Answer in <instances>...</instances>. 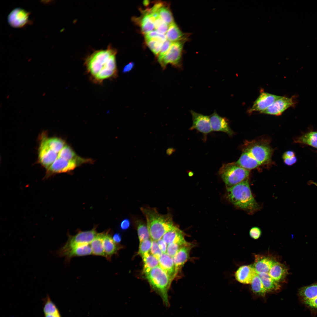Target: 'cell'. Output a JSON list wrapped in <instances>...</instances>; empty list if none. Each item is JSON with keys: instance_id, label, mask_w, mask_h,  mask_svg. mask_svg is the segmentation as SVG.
<instances>
[{"instance_id": "27", "label": "cell", "mask_w": 317, "mask_h": 317, "mask_svg": "<svg viewBox=\"0 0 317 317\" xmlns=\"http://www.w3.org/2000/svg\"><path fill=\"white\" fill-rule=\"evenodd\" d=\"M294 140L295 143L303 144L317 148V131L307 132L296 137Z\"/></svg>"}, {"instance_id": "46", "label": "cell", "mask_w": 317, "mask_h": 317, "mask_svg": "<svg viewBox=\"0 0 317 317\" xmlns=\"http://www.w3.org/2000/svg\"><path fill=\"white\" fill-rule=\"evenodd\" d=\"M130 221L127 219H125L123 220L120 224V227L123 230L127 229L130 226Z\"/></svg>"}, {"instance_id": "28", "label": "cell", "mask_w": 317, "mask_h": 317, "mask_svg": "<svg viewBox=\"0 0 317 317\" xmlns=\"http://www.w3.org/2000/svg\"><path fill=\"white\" fill-rule=\"evenodd\" d=\"M58 157L59 158H61L68 161H75L78 164L85 162L86 160L78 157L72 149L66 145L59 151Z\"/></svg>"}, {"instance_id": "19", "label": "cell", "mask_w": 317, "mask_h": 317, "mask_svg": "<svg viewBox=\"0 0 317 317\" xmlns=\"http://www.w3.org/2000/svg\"><path fill=\"white\" fill-rule=\"evenodd\" d=\"M276 261L269 257L258 255L252 267L256 273H268L274 263Z\"/></svg>"}, {"instance_id": "16", "label": "cell", "mask_w": 317, "mask_h": 317, "mask_svg": "<svg viewBox=\"0 0 317 317\" xmlns=\"http://www.w3.org/2000/svg\"><path fill=\"white\" fill-rule=\"evenodd\" d=\"M252 266L244 265L240 267L236 271L235 276L236 280L243 284H251L257 274Z\"/></svg>"}, {"instance_id": "39", "label": "cell", "mask_w": 317, "mask_h": 317, "mask_svg": "<svg viewBox=\"0 0 317 317\" xmlns=\"http://www.w3.org/2000/svg\"><path fill=\"white\" fill-rule=\"evenodd\" d=\"M150 251V253L158 259L163 254L157 241L154 240H152Z\"/></svg>"}, {"instance_id": "33", "label": "cell", "mask_w": 317, "mask_h": 317, "mask_svg": "<svg viewBox=\"0 0 317 317\" xmlns=\"http://www.w3.org/2000/svg\"><path fill=\"white\" fill-rule=\"evenodd\" d=\"M159 17L168 25L175 22L169 7L164 3L158 11Z\"/></svg>"}, {"instance_id": "32", "label": "cell", "mask_w": 317, "mask_h": 317, "mask_svg": "<svg viewBox=\"0 0 317 317\" xmlns=\"http://www.w3.org/2000/svg\"><path fill=\"white\" fill-rule=\"evenodd\" d=\"M250 284L252 290L254 293L262 296H265L267 291L257 274L253 279Z\"/></svg>"}, {"instance_id": "44", "label": "cell", "mask_w": 317, "mask_h": 317, "mask_svg": "<svg viewBox=\"0 0 317 317\" xmlns=\"http://www.w3.org/2000/svg\"><path fill=\"white\" fill-rule=\"evenodd\" d=\"M168 27L169 25L164 22L161 24L156 30L161 34H165L167 31Z\"/></svg>"}, {"instance_id": "41", "label": "cell", "mask_w": 317, "mask_h": 317, "mask_svg": "<svg viewBox=\"0 0 317 317\" xmlns=\"http://www.w3.org/2000/svg\"><path fill=\"white\" fill-rule=\"evenodd\" d=\"M172 42L166 39L163 43L161 50L157 56L158 61H160L166 53Z\"/></svg>"}, {"instance_id": "25", "label": "cell", "mask_w": 317, "mask_h": 317, "mask_svg": "<svg viewBox=\"0 0 317 317\" xmlns=\"http://www.w3.org/2000/svg\"><path fill=\"white\" fill-rule=\"evenodd\" d=\"M162 238L167 245L185 240L182 232L175 225L167 232Z\"/></svg>"}, {"instance_id": "12", "label": "cell", "mask_w": 317, "mask_h": 317, "mask_svg": "<svg viewBox=\"0 0 317 317\" xmlns=\"http://www.w3.org/2000/svg\"><path fill=\"white\" fill-rule=\"evenodd\" d=\"M209 117L213 131L224 132L230 136L233 134L226 118L220 116L215 111Z\"/></svg>"}, {"instance_id": "20", "label": "cell", "mask_w": 317, "mask_h": 317, "mask_svg": "<svg viewBox=\"0 0 317 317\" xmlns=\"http://www.w3.org/2000/svg\"><path fill=\"white\" fill-rule=\"evenodd\" d=\"M287 273L286 267L283 264L276 261L272 265L268 274L273 279L279 283L284 280Z\"/></svg>"}, {"instance_id": "30", "label": "cell", "mask_w": 317, "mask_h": 317, "mask_svg": "<svg viewBox=\"0 0 317 317\" xmlns=\"http://www.w3.org/2000/svg\"><path fill=\"white\" fill-rule=\"evenodd\" d=\"M141 257L144 262L143 273L144 274L159 265L158 259L149 252L146 253Z\"/></svg>"}, {"instance_id": "15", "label": "cell", "mask_w": 317, "mask_h": 317, "mask_svg": "<svg viewBox=\"0 0 317 317\" xmlns=\"http://www.w3.org/2000/svg\"><path fill=\"white\" fill-rule=\"evenodd\" d=\"M90 244L78 245L60 254L57 257H65L66 263L68 262L74 257L90 255L92 254Z\"/></svg>"}, {"instance_id": "22", "label": "cell", "mask_w": 317, "mask_h": 317, "mask_svg": "<svg viewBox=\"0 0 317 317\" xmlns=\"http://www.w3.org/2000/svg\"><path fill=\"white\" fill-rule=\"evenodd\" d=\"M143 14L140 18L139 23L141 32L145 34L155 28L154 22L156 18L151 15L148 9L144 11Z\"/></svg>"}, {"instance_id": "14", "label": "cell", "mask_w": 317, "mask_h": 317, "mask_svg": "<svg viewBox=\"0 0 317 317\" xmlns=\"http://www.w3.org/2000/svg\"><path fill=\"white\" fill-rule=\"evenodd\" d=\"M77 165L75 161L60 158L57 160L46 170L49 174L66 172L75 169Z\"/></svg>"}, {"instance_id": "23", "label": "cell", "mask_w": 317, "mask_h": 317, "mask_svg": "<svg viewBox=\"0 0 317 317\" xmlns=\"http://www.w3.org/2000/svg\"><path fill=\"white\" fill-rule=\"evenodd\" d=\"M299 296L305 303L317 297V283L301 288L298 291Z\"/></svg>"}, {"instance_id": "29", "label": "cell", "mask_w": 317, "mask_h": 317, "mask_svg": "<svg viewBox=\"0 0 317 317\" xmlns=\"http://www.w3.org/2000/svg\"><path fill=\"white\" fill-rule=\"evenodd\" d=\"M103 235L104 232L98 233L90 244L92 254L95 255L105 256L103 243Z\"/></svg>"}, {"instance_id": "1", "label": "cell", "mask_w": 317, "mask_h": 317, "mask_svg": "<svg viewBox=\"0 0 317 317\" xmlns=\"http://www.w3.org/2000/svg\"><path fill=\"white\" fill-rule=\"evenodd\" d=\"M116 53V50L109 45L106 49L94 51L85 59L87 72L93 82L101 84L117 76Z\"/></svg>"}, {"instance_id": "43", "label": "cell", "mask_w": 317, "mask_h": 317, "mask_svg": "<svg viewBox=\"0 0 317 317\" xmlns=\"http://www.w3.org/2000/svg\"><path fill=\"white\" fill-rule=\"evenodd\" d=\"M304 304L312 310L317 311V297Z\"/></svg>"}, {"instance_id": "38", "label": "cell", "mask_w": 317, "mask_h": 317, "mask_svg": "<svg viewBox=\"0 0 317 317\" xmlns=\"http://www.w3.org/2000/svg\"><path fill=\"white\" fill-rule=\"evenodd\" d=\"M152 240L150 239L144 240L140 242L138 254L142 256L150 251L152 243Z\"/></svg>"}, {"instance_id": "10", "label": "cell", "mask_w": 317, "mask_h": 317, "mask_svg": "<svg viewBox=\"0 0 317 317\" xmlns=\"http://www.w3.org/2000/svg\"><path fill=\"white\" fill-rule=\"evenodd\" d=\"M193 124L190 128V130L195 129L206 135L213 130L211 127L209 116L198 113L193 111H190Z\"/></svg>"}, {"instance_id": "4", "label": "cell", "mask_w": 317, "mask_h": 317, "mask_svg": "<svg viewBox=\"0 0 317 317\" xmlns=\"http://www.w3.org/2000/svg\"><path fill=\"white\" fill-rule=\"evenodd\" d=\"M141 210L146 217L150 237L153 240L157 241L162 238L175 226L169 214H161L155 208L149 207L141 208Z\"/></svg>"}, {"instance_id": "24", "label": "cell", "mask_w": 317, "mask_h": 317, "mask_svg": "<svg viewBox=\"0 0 317 317\" xmlns=\"http://www.w3.org/2000/svg\"><path fill=\"white\" fill-rule=\"evenodd\" d=\"M103 243L104 257L110 260L112 256L117 251L118 247L108 232H104Z\"/></svg>"}, {"instance_id": "50", "label": "cell", "mask_w": 317, "mask_h": 317, "mask_svg": "<svg viewBox=\"0 0 317 317\" xmlns=\"http://www.w3.org/2000/svg\"><path fill=\"white\" fill-rule=\"evenodd\" d=\"M310 184H313L315 185L317 187V182H314L312 181H309Z\"/></svg>"}, {"instance_id": "11", "label": "cell", "mask_w": 317, "mask_h": 317, "mask_svg": "<svg viewBox=\"0 0 317 317\" xmlns=\"http://www.w3.org/2000/svg\"><path fill=\"white\" fill-rule=\"evenodd\" d=\"M281 96L266 92L261 93L249 110V113L259 112L261 113L270 106Z\"/></svg>"}, {"instance_id": "40", "label": "cell", "mask_w": 317, "mask_h": 317, "mask_svg": "<svg viewBox=\"0 0 317 317\" xmlns=\"http://www.w3.org/2000/svg\"><path fill=\"white\" fill-rule=\"evenodd\" d=\"M144 37L145 40L156 38H161L165 41L167 39L166 35L161 34L156 30H153L144 34Z\"/></svg>"}, {"instance_id": "48", "label": "cell", "mask_w": 317, "mask_h": 317, "mask_svg": "<svg viewBox=\"0 0 317 317\" xmlns=\"http://www.w3.org/2000/svg\"><path fill=\"white\" fill-rule=\"evenodd\" d=\"M112 238L114 242L116 243H118L120 242L121 240V235L118 233H116L114 234Z\"/></svg>"}, {"instance_id": "34", "label": "cell", "mask_w": 317, "mask_h": 317, "mask_svg": "<svg viewBox=\"0 0 317 317\" xmlns=\"http://www.w3.org/2000/svg\"><path fill=\"white\" fill-rule=\"evenodd\" d=\"M137 225V233L140 242L150 239V236L147 226L140 220H137L136 223Z\"/></svg>"}, {"instance_id": "42", "label": "cell", "mask_w": 317, "mask_h": 317, "mask_svg": "<svg viewBox=\"0 0 317 317\" xmlns=\"http://www.w3.org/2000/svg\"><path fill=\"white\" fill-rule=\"evenodd\" d=\"M249 233L250 235L252 238L254 239H257L260 237L261 231L259 227H254L250 229Z\"/></svg>"}, {"instance_id": "45", "label": "cell", "mask_w": 317, "mask_h": 317, "mask_svg": "<svg viewBox=\"0 0 317 317\" xmlns=\"http://www.w3.org/2000/svg\"><path fill=\"white\" fill-rule=\"evenodd\" d=\"M158 246L163 253H166L167 248V244L162 238L157 241Z\"/></svg>"}, {"instance_id": "18", "label": "cell", "mask_w": 317, "mask_h": 317, "mask_svg": "<svg viewBox=\"0 0 317 317\" xmlns=\"http://www.w3.org/2000/svg\"><path fill=\"white\" fill-rule=\"evenodd\" d=\"M159 265L172 281L177 274L173 258L166 253H163L158 259Z\"/></svg>"}, {"instance_id": "36", "label": "cell", "mask_w": 317, "mask_h": 317, "mask_svg": "<svg viewBox=\"0 0 317 317\" xmlns=\"http://www.w3.org/2000/svg\"><path fill=\"white\" fill-rule=\"evenodd\" d=\"M190 243L185 240L181 242L169 244L167 245L166 253L172 258L180 249Z\"/></svg>"}, {"instance_id": "47", "label": "cell", "mask_w": 317, "mask_h": 317, "mask_svg": "<svg viewBox=\"0 0 317 317\" xmlns=\"http://www.w3.org/2000/svg\"><path fill=\"white\" fill-rule=\"evenodd\" d=\"M134 63L133 62H131L126 65L124 67L123 72L124 73L128 72L131 70L134 66Z\"/></svg>"}, {"instance_id": "21", "label": "cell", "mask_w": 317, "mask_h": 317, "mask_svg": "<svg viewBox=\"0 0 317 317\" xmlns=\"http://www.w3.org/2000/svg\"><path fill=\"white\" fill-rule=\"evenodd\" d=\"M166 36V39L171 42L188 39V33L182 31L175 22L169 25Z\"/></svg>"}, {"instance_id": "35", "label": "cell", "mask_w": 317, "mask_h": 317, "mask_svg": "<svg viewBox=\"0 0 317 317\" xmlns=\"http://www.w3.org/2000/svg\"><path fill=\"white\" fill-rule=\"evenodd\" d=\"M145 40L148 47L154 54L158 56L165 41L158 38Z\"/></svg>"}, {"instance_id": "17", "label": "cell", "mask_w": 317, "mask_h": 317, "mask_svg": "<svg viewBox=\"0 0 317 317\" xmlns=\"http://www.w3.org/2000/svg\"><path fill=\"white\" fill-rule=\"evenodd\" d=\"M193 247V245L191 243L183 247L172 257L177 274L188 260Z\"/></svg>"}, {"instance_id": "3", "label": "cell", "mask_w": 317, "mask_h": 317, "mask_svg": "<svg viewBox=\"0 0 317 317\" xmlns=\"http://www.w3.org/2000/svg\"><path fill=\"white\" fill-rule=\"evenodd\" d=\"M227 196L235 206L249 213H253L260 208L252 194L248 178L227 188Z\"/></svg>"}, {"instance_id": "8", "label": "cell", "mask_w": 317, "mask_h": 317, "mask_svg": "<svg viewBox=\"0 0 317 317\" xmlns=\"http://www.w3.org/2000/svg\"><path fill=\"white\" fill-rule=\"evenodd\" d=\"M187 40L185 39L172 42L168 51L158 61L163 68L165 69L169 64L176 67H181L183 46Z\"/></svg>"}, {"instance_id": "13", "label": "cell", "mask_w": 317, "mask_h": 317, "mask_svg": "<svg viewBox=\"0 0 317 317\" xmlns=\"http://www.w3.org/2000/svg\"><path fill=\"white\" fill-rule=\"evenodd\" d=\"M29 14L24 10L16 8L9 14L8 21L9 24L15 28H20L25 25L28 21Z\"/></svg>"}, {"instance_id": "26", "label": "cell", "mask_w": 317, "mask_h": 317, "mask_svg": "<svg viewBox=\"0 0 317 317\" xmlns=\"http://www.w3.org/2000/svg\"><path fill=\"white\" fill-rule=\"evenodd\" d=\"M257 274L267 292H276L279 290L281 287L280 285L270 277L268 273H261Z\"/></svg>"}, {"instance_id": "7", "label": "cell", "mask_w": 317, "mask_h": 317, "mask_svg": "<svg viewBox=\"0 0 317 317\" xmlns=\"http://www.w3.org/2000/svg\"><path fill=\"white\" fill-rule=\"evenodd\" d=\"M96 228L90 230L80 231L74 236L68 235L67 241L57 250L51 252L57 256L74 247L78 245L90 244L98 234Z\"/></svg>"}, {"instance_id": "6", "label": "cell", "mask_w": 317, "mask_h": 317, "mask_svg": "<svg viewBox=\"0 0 317 317\" xmlns=\"http://www.w3.org/2000/svg\"><path fill=\"white\" fill-rule=\"evenodd\" d=\"M249 172V170L240 166L236 162L224 164L219 171V174L227 188L248 179Z\"/></svg>"}, {"instance_id": "31", "label": "cell", "mask_w": 317, "mask_h": 317, "mask_svg": "<svg viewBox=\"0 0 317 317\" xmlns=\"http://www.w3.org/2000/svg\"><path fill=\"white\" fill-rule=\"evenodd\" d=\"M43 309L44 315L53 314L60 313L59 310L54 303L51 300L48 294L43 299Z\"/></svg>"}, {"instance_id": "37", "label": "cell", "mask_w": 317, "mask_h": 317, "mask_svg": "<svg viewBox=\"0 0 317 317\" xmlns=\"http://www.w3.org/2000/svg\"><path fill=\"white\" fill-rule=\"evenodd\" d=\"M283 158L284 163L287 165L291 166L295 164L297 160L294 152L289 151L284 152L283 155Z\"/></svg>"}, {"instance_id": "49", "label": "cell", "mask_w": 317, "mask_h": 317, "mask_svg": "<svg viewBox=\"0 0 317 317\" xmlns=\"http://www.w3.org/2000/svg\"><path fill=\"white\" fill-rule=\"evenodd\" d=\"M44 317H61L60 313L53 314L44 315Z\"/></svg>"}, {"instance_id": "9", "label": "cell", "mask_w": 317, "mask_h": 317, "mask_svg": "<svg viewBox=\"0 0 317 317\" xmlns=\"http://www.w3.org/2000/svg\"><path fill=\"white\" fill-rule=\"evenodd\" d=\"M296 103L294 97H288L281 96L261 113L274 115H280L288 108L294 107Z\"/></svg>"}, {"instance_id": "2", "label": "cell", "mask_w": 317, "mask_h": 317, "mask_svg": "<svg viewBox=\"0 0 317 317\" xmlns=\"http://www.w3.org/2000/svg\"><path fill=\"white\" fill-rule=\"evenodd\" d=\"M272 153V148L266 141H247L242 146L240 156L251 170L271 162Z\"/></svg>"}, {"instance_id": "5", "label": "cell", "mask_w": 317, "mask_h": 317, "mask_svg": "<svg viewBox=\"0 0 317 317\" xmlns=\"http://www.w3.org/2000/svg\"><path fill=\"white\" fill-rule=\"evenodd\" d=\"M152 289L161 297L164 305L169 306L168 291L171 281L159 265L145 274Z\"/></svg>"}, {"instance_id": "51", "label": "cell", "mask_w": 317, "mask_h": 317, "mask_svg": "<svg viewBox=\"0 0 317 317\" xmlns=\"http://www.w3.org/2000/svg\"></svg>"}]
</instances>
